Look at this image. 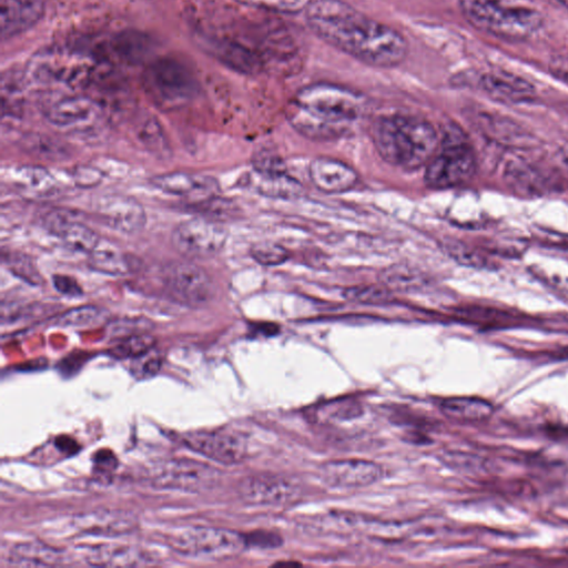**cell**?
<instances>
[{
    "mask_svg": "<svg viewBox=\"0 0 568 568\" xmlns=\"http://www.w3.org/2000/svg\"><path fill=\"white\" fill-rule=\"evenodd\" d=\"M381 282L390 291L407 292L422 287L425 278L420 272L402 264L385 268Z\"/></svg>",
    "mask_w": 568,
    "mask_h": 568,
    "instance_id": "cell-28",
    "label": "cell"
},
{
    "mask_svg": "<svg viewBox=\"0 0 568 568\" xmlns=\"http://www.w3.org/2000/svg\"><path fill=\"white\" fill-rule=\"evenodd\" d=\"M476 171L475 154L456 129H450L440 151L426 164L424 181L432 189L460 185Z\"/></svg>",
    "mask_w": 568,
    "mask_h": 568,
    "instance_id": "cell-5",
    "label": "cell"
},
{
    "mask_svg": "<svg viewBox=\"0 0 568 568\" xmlns=\"http://www.w3.org/2000/svg\"><path fill=\"white\" fill-rule=\"evenodd\" d=\"M89 266L100 273L123 276L133 270L132 258L114 244L100 241L89 254Z\"/></svg>",
    "mask_w": 568,
    "mask_h": 568,
    "instance_id": "cell-24",
    "label": "cell"
},
{
    "mask_svg": "<svg viewBox=\"0 0 568 568\" xmlns=\"http://www.w3.org/2000/svg\"><path fill=\"white\" fill-rule=\"evenodd\" d=\"M478 83L488 95L504 102H524L534 97V87L528 81L506 71H488Z\"/></svg>",
    "mask_w": 568,
    "mask_h": 568,
    "instance_id": "cell-22",
    "label": "cell"
},
{
    "mask_svg": "<svg viewBox=\"0 0 568 568\" xmlns=\"http://www.w3.org/2000/svg\"><path fill=\"white\" fill-rule=\"evenodd\" d=\"M26 145L28 149L34 151L36 153L39 151L44 156H51L53 158L57 154H62L60 149L55 146L53 142H50L47 139L41 138H32L28 142H26Z\"/></svg>",
    "mask_w": 568,
    "mask_h": 568,
    "instance_id": "cell-38",
    "label": "cell"
},
{
    "mask_svg": "<svg viewBox=\"0 0 568 568\" xmlns=\"http://www.w3.org/2000/svg\"><path fill=\"white\" fill-rule=\"evenodd\" d=\"M10 264L12 272L17 276L22 277L24 281L32 284H38L40 282V275L37 272V268L31 262L27 261V258H20L17 256L11 260Z\"/></svg>",
    "mask_w": 568,
    "mask_h": 568,
    "instance_id": "cell-35",
    "label": "cell"
},
{
    "mask_svg": "<svg viewBox=\"0 0 568 568\" xmlns=\"http://www.w3.org/2000/svg\"><path fill=\"white\" fill-rule=\"evenodd\" d=\"M155 339L148 333H136L121 337L110 348L109 353L115 358H136L153 348Z\"/></svg>",
    "mask_w": 568,
    "mask_h": 568,
    "instance_id": "cell-29",
    "label": "cell"
},
{
    "mask_svg": "<svg viewBox=\"0 0 568 568\" xmlns=\"http://www.w3.org/2000/svg\"><path fill=\"white\" fill-rule=\"evenodd\" d=\"M251 254L253 258L262 265H278L283 263L287 257V251L280 244L273 242H262L255 244Z\"/></svg>",
    "mask_w": 568,
    "mask_h": 568,
    "instance_id": "cell-33",
    "label": "cell"
},
{
    "mask_svg": "<svg viewBox=\"0 0 568 568\" xmlns=\"http://www.w3.org/2000/svg\"><path fill=\"white\" fill-rule=\"evenodd\" d=\"M28 70L37 83L74 85L90 77L93 61L77 51L49 50L34 57Z\"/></svg>",
    "mask_w": 568,
    "mask_h": 568,
    "instance_id": "cell-7",
    "label": "cell"
},
{
    "mask_svg": "<svg viewBox=\"0 0 568 568\" xmlns=\"http://www.w3.org/2000/svg\"><path fill=\"white\" fill-rule=\"evenodd\" d=\"M181 440L189 449L224 465L243 462L248 452L244 435L229 429L187 432Z\"/></svg>",
    "mask_w": 568,
    "mask_h": 568,
    "instance_id": "cell-11",
    "label": "cell"
},
{
    "mask_svg": "<svg viewBox=\"0 0 568 568\" xmlns=\"http://www.w3.org/2000/svg\"><path fill=\"white\" fill-rule=\"evenodd\" d=\"M465 20L475 29L507 41H523L544 24L534 0H458Z\"/></svg>",
    "mask_w": 568,
    "mask_h": 568,
    "instance_id": "cell-4",
    "label": "cell"
},
{
    "mask_svg": "<svg viewBox=\"0 0 568 568\" xmlns=\"http://www.w3.org/2000/svg\"><path fill=\"white\" fill-rule=\"evenodd\" d=\"M138 523L135 518L125 511L95 510L78 516L73 526L81 532L115 537L130 534Z\"/></svg>",
    "mask_w": 568,
    "mask_h": 568,
    "instance_id": "cell-21",
    "label": "cell"
},
{
    "mask_svg": "<svg viewBox=\"0 0 568 568\" xmlns=\"http://www.w3.org/2000/svg\"><path fill=\"white\" fill-rule=\"evenodd\" d=\"M52 284L59 293L65 296L78 297L83 293L82 287L77 282V280L64 274L53 275Z\"/></svg>",
    "mask_w": 568,
    "mask_h": 568,
    "instance_id": "cell-34",
    "label": "cell"
},
{
    "mask_svg": "<svg viewBox=\"0 0 568 568\" xmlns=\"http://www.w3.org/2000/svg\"><path fill=\"white\" fill-rule=\"evenodd\" d=\"M103 315L104 311L100 307L83 305L62 313L54 324L61 327L82 328L99 323Z\"/></svg>",
    "mask_w": 568,
    "mask_h": 568,
    "instance_id": "cell-30",
    "label": "cell"
},
{
    "mask_svg": "<svg viewBox=\"0 0 568 568\" xmlns=\"http://www.w3.org/2000/svg\"><path fill=\"white\" fill-rule=\"evenodd\" d=\"M94 212L106 226L126 234L140 232L146 222L143 205L134 197L123 194L99 197Z\"/></svg>",
    "mask_w": 568,
    "mask_h": 568,
    "instance_id": "cell-13",
    "label": "cell"
},
{
    "mask_svg": "<svg viewBox=\"0 0 568 568\" xmlns=\"http://www.w3.org/2000/svg\"><path fill=\"white\" fill-rule=\"evenodd\" d=\"M146 83L153 97L168 105L185 102L195 93V81L190 72L171 60L152 65L148 71Z\"/></svg>",
    "mask_w": 568,
    "mask_h": 568,
    "instance_id": "cell-12",
    "label": "cell"
},
{
    "mask_svg": "<svg viewBox=\"0 0 568 568\" xmlns=\"http://www.w3.org/2000/svg\"><path fill=\"white\" fill-rule=\"evenodd\" d=\"M134 359V372H138L141 375V377L151 376L155 374L161 366L160 358L152 354V349Z\"/></svg>",
    "mask_w": 568,
    "mask_h": 568,
    "instance_id": "cell-37",
    "label": "cell"
},
{
    "mask_svg": "<svg viewBox=\"0 0 568 568\" xmlns=\"http://www.w3.org/2000/svg\"><path fill=\"white\" fill-rule=\"evenodd\" d=\"M247 546H255L258 548H275L282 544L278 535L270 531H254L245 535Z\"/></svg>",
    "mask_w": 568,
    "mask_h": 568,
    "instance_id": "cell-36",
    "label": "cell"
},
{
    "mask_svg": "<svg viewBox=\"0 0 568 568\" xmlns=\"http://www.w3.org/2000/svg\"><path fill=\"white\" fill-rule=\"evenodd\" d=\"M365 99L343 85L317 82L300 89L288 105L292 126L306 138L328 140L342 136L359 119Z\"/></svg>",
    "mask_w": 568,
    "mask_h": 568,
    "instance_id": "cell-2",
    "label": "cell"
},
{
    "mask_svg": "<svg viewBox=\"0 0 568 568\" xmlns=\"http://www.w3.org/2000/svg\"><path fill=\"white\" fill-rule=\"evenodd\" d=\"M552 73L568 83V53L556 57L551 63Z\"/></svg>",
    "mask_w": 568,
    "mask_h": 568,
    "instance_id": "cell-39",
    "label": "cell"
},
{
    "mask_svg": "<svg viewBox=\"0 0 568 568\" xmlns=\"http://www.w3.org/2000/svg\"><path fill=\"white\" fill-rule=\"evenodd\" d=\"M85 560L92 566L138 567L153 565L145 552L126 546H98L89 549Z\"/></svg>",
    "mask_w": 568,
    "mask_h": 568,
    "instance_id": "cell-23",
    "label": "cell"
},
{
    "mask_svg": "<svg viewBox=\"0 0 568 568\" xmlns=\"http://www.w3.org/2000/svg\"><path fill=\"white\" fill-rule=\"evenodd\" d=\"M149 480L156 488L197 493L212 488L219 480V473L196 460L170 459L155 465Z\"/></svg>",
    "mask_w": 568,
    "mask_h": 568,
    "instance_id": "cell-8",
    "label": "cell"
},
{
    "mask_svg": "<svg viewBox=\"0 0 568 568\" xmlns=\"http://www.w3.org/2000/svg\"><path fill=\"white\" fill-rule=\"evenodd\" d=\"M244 6L274 13L296 14L304 12L313 0H235Z\"/></svg>",
    "mask_w": 568,
    "mask_h": 568,
    "instance_id": "cell-32",
    "label": "cell"
},
{
    "mask_svg": "<svg viewBox=\"0 0 568 568\" xmlns=\"http://www.w3.org/2000/svg\"><path fill=\"white\" fill-rule=\"evenodd\" d=\"M94 464H97L99 471L108 473L115 468V457L109 452H97L94 457Z\"/></svg>",
    "mask_w": 568,
    "mask_h": 568,
    "instance_id": "cell-40",
    "label": "cell"
},
{
    "mask_svg": "<svg viewBox=\"0 0 568 568\" xmlns=\"http://www.w3.org/2000/svg\"><path fill=\"white\" fill-rule=\"evenodd\" d=\"M2 40L19 36L37 24L44 13L43 0H0Z\"/></svg>",
    "mask_w": 568,
    "mask_h": 568,
    "instance_id": "cell-19",
    "label": "cell"
},
{
    "mask_svg": "<svg viewBox=\"0 0 568 568\" xmlns=\"http://www.w3.org/2000/svg\"><path fill=\"white\" fill-rule=\"evenodd\" d=\"M151 184L168 194L203 201L216 196L219 183L209 175L189 172H171L155 175Z\"/></svg>",
    "mask_w": 568,
    "mask_h": 568,
    "instance_id": "cell-17",
    "label": "cell"
},
{
    "mask_svg": "<svg viewBox=\"0 0 568 568\" xmlns=\"http://www.w3.org/2000/svg\"><path fill=\"white\" fill-rule=\"evenodd\" d=\"M99 111L98 103L88 97L61 95L47 103L44 116L55 126L71 128L90 122Z\"/></svg>",
    "mask_w": 568,
    "mask_h": 568,
    "instance_id": "cell-18",
    "label": "cell"
},
{
    "mask_svg": "<svg viewBox=\"0 0 568 568\" xmlns=\"http://www.w3.org/2000/svg\"><path fill=\"white\" fill-rule=\"evenodd\" d=\"M554 2H556L557 4H559L560 7L565 8L566 10H568V0H552Z\"/></svg>",
    "mask_w": 568,
    "mask_h": 568,
    "instance_id": "cell-42",
    "label": "cell"
},
{
    "mask_svg": "<svg viewBox=\"0 0 568 568\" xmlns=\"http://www.w3.org/2000/svg\"><path fill=\"white\" fill-rule=\"evenodd\" d=\"M304 13L317 38L366 65L396 68L409 54L403 33L344 0H313Z\"/></svg>",
    "mask_w": 568,
    "mask_h": 568,
    "instance_id": "cell-1",
    "label": "cell"
},
{
    "mask_svg": "<svg viewBox=\"0 0 568 568\" xmlns=\"http://www.w3.org/2000/svg\"><path fill=\"white\" fill-rule=\"evenodd\" d=\"M318 473L325 484L339 488L364 487L383 477L378 464L364 459L331 460L323 464Z\"/></svg>",
    "mask_w": 568,
    "mask_h": 568,
    "instance_id": "cell-15",
    "label": "cell"
},
{
    "mask_svg": "<svg viewBox=\"0 0 568 568\" xmlns=\"http://www.w3.org/2000/svg\"><path fill=\"white\" fill-rule=\"evenodd\" d=\"M9 559L12 566L21 567L54 566L65 560L60 550L40 542L17 545Z\"/></svg>",
    "mask_w": 568,
    "mask_h": 568,
    "instance_id": "cell-26",
    "label": "cell"
},
{
    "mask_svg": "<svg viewBox=\"0 0 568 568\" xmlns=\"http://www.w3.org/2000/svg\"><path fill=\"white\" fill-rule=\"evenodd\" d=\"M312 183L322 192L341 193L354 187L357 173L346 163L332 158H317L308 168Z\"/></svg>",
    "mask_w": 568,
    "mask_h": 568,
    "instance_id": "cell-20",
    "label": "cell"
},
{
    "mask_svg": "<svg viewBox=\"0 0 568 568\" xmlns=\"http://www.w3.org/2000/svg\"><path fill=\"white\" fill-rule=\"evenodd\" d=\"M136 136L144 149L151 154L159 159H168L171 156V145L155 119L148 118L141 121L136 126Z\"/></svg>",
    "mask_w": 568,
    "mask_h": 568,
    "instance_id": "cell-27",
    "label": "cell"
},
{
    "mask_svg": "<svg viewBox=\"0 0 568 568\" xmlns=\"http://www.w3.org/2000/svg\"><path fill=\"white\" fill-rule=\"evenodd\" d=\"M372 136L381 158L405 170L426 165L439 143L437 131L430 122L405 114L378 118L373 123Z\"/></svg>",
    "mask_w": 568,
    "mask_h": 568,
    "instance_id": "cell-3",
    "label": "cell"
},
{
    "mask_svg": "<svg viewBox=\"0 0 568 568\" xmlns=\"http://www.w3.org/2000/svg\"><path fill=\"white\" fill-rule=\"evenodd\" d=\"M227 239L220 222L206 217H193L178 224L172 232V245L182 255L204 258L219 253Z\"/></svg>",
    "mask_w": 568,
    "mask_h": 568,
    "instance_id": "cell-9",
    "label": "cell"
},
{
    "mask_svg": "<svg viewBox=\"0 0 568 568\" xmlns=\"http://www.w3.org/2000/svg\"><path fill=\"white\" fill-rule=\"evenodd\" d=\"M439 409L445 416L456 420L478 422L488 418L494 407L483 398L458 396L443 399Z\"/></svg>",
    "mask_w": 568,
    "mask_h": 568,
    "instance_id": "cell-25",
    "label": "cell"
},
{
    "mask_svg": "<svg viewBox=\"0 0 568 568\" xmlns=\"http://www.w3.org/2000/svg\"><path fill=\"white\" fill-rule=\"evenodd\" d=\"M163 280L169 294L179 303L201 306L213 296L207 272L193 262H173L164 268Z\"/></svg>",
    "mask_w": 568,
    "mask_h": 568,
    "instance_id": "cell-10",
    "label": "cell"
},
{
    "mask_svg": "<svg viewBox=\"0 0 568 568\" xmlns=\"http://www.w3.org/2000/svg\"><path fill=\"white\" fill-rule=\"evenodd\" d=\"M55 445L61 452H65L68 454H72L79 448L75 442L65 436L57 438Z\"/></svg>",
    "mask_w": 568,
    "mask_h": 568,
    "instance_id": "cell-41",
    "label": "cell"
},
{
    "mask_svg": "<svg viewBox=\"0 0 568 568\" xmlns=\"http://www.w3.org/2000/svg\"><path fill=\"white\" fill-rule=\"evenodd\" d=\"M47 229L77 253L90 254L101 241L98 233L80 222L71 212L57 210L45 217Z\"/></svg>",
    "mask_w": 568,
    "mask_h": 568,
    "instance_id": "cell-16",
    "label": "cell"
},
{
    "mask_svg": "<svg viewBox=\"0 0 568 568\" xmlns=\"http://www.w3.org/2000/svg\"><path fill=\"white\" fill-rule=\"evenodd\" d=\"M239 495L247 504L280 506L295 500L298 487L291 480L271 474H258L243 478Z\"/></svg>",
    "mask_w": 568,
    "mask_h": 568,
    "instance_id": "cell-14",
    "label": "cell"
},
{
    "mask_svg": "<svg viewBox=\"0 0 568 568\" xmlns=\"http://www.w3.org/2000/svg\"><path fill=\"white\" fill-rule=\"evenodd\" d=\"M345 298L351 302L379 305L392 301V291L385 285H358L348 287L344 292Z\"/></svg>",
    "mask_w": 568,
    "mask_h": 568,
    "instance_id": "cell-31",
    "label": "cell"
},
{
    "mask_svg": "<svg viewBox=\"0 0 568 568\" xmlns=\"http://www.w3.org/2000/svg\"><path fill=\"white\" fill-rule=\"evenodd\" d=\"M169 544L179 554L201 559L232 558L247 547L245 535L219 527H186L174 532Z\"/></svg>",
    "mask_w": 568,
    "mask_h": 568,
    "instance_id": "cell-6",
    "label": "cell"
}]
</instances>
